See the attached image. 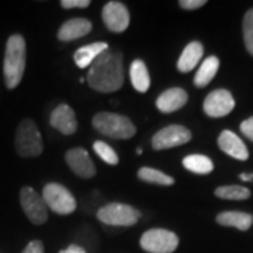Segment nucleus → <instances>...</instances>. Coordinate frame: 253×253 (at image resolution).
<instances>
[{"label":"nucleus","mask_w":253,"mask_h":253,"mask_svg":"<svg viewBox=\"0 0 253 253\" xmlns=\"http://www.w3.org/2000/svg\"><path fill=\"white\" fill-rule=\"evenodd\" d=\"M191 139V132L183 126H169L158 131L152 136V148L155 151L170 149L179 145H184Z\"/></svg>","instance_id":"obj_9"},{"label":"nucleus","mask_w":253,"mask_h":253,"mask_svg":"<svg viewBox=\"0 0 253 253\" xmlns=\"http://www.w3.org/2000/svg\"><path fill=\"white\" fill-rule=\"evenodd\" d=\"M206 4H207L206 0H180L179 1V6L184 10H197Z\"/></svg>","instance_id":"obj_28"},{"label":"nucleus","mask_w":253,"mask_h":253,"mask_svg":"<svg viewBox=\"0 0 253 253\" xmlns=\"http://www.w3.org/2000/svg\"><path fill=\"white\" fill-rule=\"evenodd\" d=\"M109 49V44L107 42H103V41H99V42H93V44H89V45L81 46L75 55H73V59L76 65L84 69L87 66H90L91 63L94 62L100 55L103 54L104 51Z\"/></svg>","instance_id":"obj_18"},{"label":"nucleus","mask_w":253,"mask_h":253,"mask_svg":"<svg viewBox=\"0 0 253 253\" xmlns=\"http://www.w3.org/2000/svg\"><path fill=\"white\" fill-rule=\"evenodd\" d=\"M59 253H86V251L83 248H81V246H78V245H71L68 249L61 251Z\"/></svg>","instance_id":"obj_31"},{"label":"nucleus","mask_w":253,"mask_h":253,"mask_svg":"<svg viewBox=\"0 0 253 253\" xmlns=\"http://www.w3.org/2000/svg\"><path fill=\"white\" fill-rule=\"evenodd\" d=\"M42 199L46 207L51 208L56 214L68 215L76 210V200L73 194L62 184L48 183L42 190Z\"/></svg>","instance_id":"obj_7"},{"label":"nucleus","mask_w":253,"mask_h":253,"mask_svg":"<svg viewBox=\"0 0 253 253\" xmlns=\"http://www.w3.org/2000/svg\"><path fill=\"white\" fill-rule=\"evenodd\" d=\"M21 208L27 218L36 225H42L48 219V207L42 196H40L36 190L30 186L23 187L20 191Z\"/></svg>","instance_id":"obj_8"},{"label":"nucleus","mask_w":253,"mask_h":253,"mask_svg":"<svg viewBox=\"0 0 253 253\" xmlns=\"http://www.w3.org/2000/svg\"><path fill=\"white\" fill-rule=\"evenodd\" d=\"M183 166L191 173L196 174H208L214 170L212 161L204 155H189L183 159Z\"/></svg>","instance_id":"obj_22"},{"label":"nucleus","mask_w":253,"mask_h":253,"mask_svg":"<svg viewBox=\"0 0 253 253\" xmlns=\"http://www.w3.org/2000/svg\"><path fill=\"white\" fill-rule=\"evenodd\" d=\"M204 54V48L200 44L199 41H191L190 44L186 45V48L183 49L180 58H179V62H177V69L181 73L191 72L197 63L201 61Z\"/></svg>","instance_id":"obj_17"},{"label":"nucleus","mask_w":253,"mask_h":253,"mask_svg":"<svg viewBox=\"0 0 253 253\" xmlns=\"http://www.w3.org/2000/svg\"><path fill=\"white\" fill-rule=\"evenodd\" d=\"M87 83L93 90L100 93H113L124 84L123 54L117 51H104L90 65Z\"/></svg>","instance_id":"obj_1"},{"label":"nucleus","mask_w":253,"mask_h":253,"mask_svg":"<svg viewBox=\"0 0 253 253\" xmlns=\"http://www.w3.org/2000/svg\"><path fill=\"white\" fill-rule=\"evenodd\" d=\"M129 78H131V83L136 91H139V93L148 91L149 86H151V78H149V72H148V68L144 61L135 59L131 63Z\"/></svg>","instance_id":"obj_20"},{"label":"nucleus","mask_w":253,"mask_h":253,"mask_svg":"<svg viewBox=\"0 0 253 253\" xmlns=\"http://www.w3.org/2000/svg\"><path fill=\"white\" fill-rule=\"evenodd\" d=\"M16 151L21 158H36L42 154V138L31 118H24L17 126L14 136Z\"/></svg>","instance_id":"obj_4"},{"label":"nucleus","mask_w":253,"mask_h":253,"mask_svg":"<svg viewBox=\"0 0 253 253\" xmlns=\"http://www.w3.org/2000/svg\"><path fill=\"white\" fill-rule=\"evenodd\" d=\"M218 146L222 152L235 158L238 161H246L249 158L248 148L244 144V141L236 135L235 132L225 129L218 136Z\"/></svg>","instance_id":"obj_14"},{"label":"nucleus","mask_w":253,"mask_h":253,"mask_svg":"<svg viewBox=\"0 0 253 253\" xmlns=\"http://www.w3.org/2000/svg\"><path fill=\"white\" fill-rule=\"evenodd\" d=\"M93 149L106 163H109V165H117L118 163L117 152L109 144H106L103 141H96L93 144Z\"/></svg>","instance_id":"obj_25"},{"label":"nucleus","mask_w":253,"mask_h":253,"mask_svg":"<svg viewBox=\"0 0 253 253\" xmlns=\"http://www.w3.org/2000/svg\"><path fill=\"white\" fill-rule=\"evenodd\" d=\"M244 41L249 54L253 55V9H251L244 17Z\"/></svg>","instance_id":"obj_26"},{"label":"nucleus","mask_w":253,"mask_h":253,"mask_svg":"<svg viewBox=\"0 0 253 253\" xmlns=\"http://www.w3.org/2000/svg\"><path fill=\"white\" fill-rule=\"evenodd\" d=\"M65 161L75 174L83 179H91L96 174V166L91 158L83 148H73L69 149L65 155Z\"/></svg>","instance_id":"obj_12"},{"label":"nucleus","mask_w":253,"mask_h":253,"mask_svg":"<svg viewBox=\"0 0 253 253\" xmlns=\"http://www.w3.org/2000/svg\"><path fill=\"white\" fill-rule=\"evenodd\" d=\"M139 245L148 253H173L179 246V238L169 229L154 228L141 236Z\"/></svg>","instance_id":"obj_5"},{"label":"nucleus","mask_w":253,"mask_h":253,"mask_svg":"<svg viewBox=\"0 0 253 253\" xmlns=\"http://www.w3.org/2000/svg\"><path fill=\"white\" fill-rule=\"evenodd\" d=\"M61 6L63 9H86L90 6V0H62Z\"/></svg>","instance_id":"obj_27"},{"label":"nucleus","mask_w":253,"mask_h":253,"mask_svg":"<svg viewBox=\"0 0 253 253\" xmlns=\"http://www.w3.org/2000/svg\"><path fill=\"white\" fill-rule=\"evenodd\" d=\"M235 107L234 96L225 89L211 91L204 100V113L208 117L219 118L228 116Z\"/></svg>","instance_id":"obj_10"},{"label":"nucleus","mask_w":253,"mask_h":253,"mask_svg":"<svg viewBox=\"0 0 253 253\" xmlns=\"http://www.w3.org/2000/svg\"><path fill=\"white\" fill-rule=\"evenodd\" d=\"M91 31V23L86 18H72L68 20L58 31V40L72 41L87 36Z\"/></svg>","instance_id":"obj_16"},{"label":"nucleus","mask_w":253,"mask_h":253,"mask_svg":"<svg viewBox=\"0 0 253 253\" xmlns=\"http://www.w3.org/2000/svg\"><path fill=\"white\" fill-rule=\"evenodd\" d=\"M49 123H51V126H54L55 129L62 132L63 135H72L78 129L75 111L68 104H59L51 113Z\"/></svg>","instance_id":"obj_13"},{"label":"nucleus","mask_w":253,"mask_h":253,"mask_svg":"<svg viewBox=\"0 0 253 253\" xmlns=\"http://www.w3.org/2000/svg\"><path fill=\"white\" fill-rule=\"evenodd\" d=\"M217 222L222 226H234L239 231H248L253 224V215L241 211H225L218 214Z\"/></svg>","instance_id":"obj_19"},{"label":"nucleus","mask_w":253,"mask_h":253,"mask_svg":"<svg viewBox=\"0 0 253 253\" xmlns=\"http://www.w3.org/2000/svg\"><path fill=\"white\" fill-rule=\"evenodd\" d=\"M239 177H241V180H244V181H252L253 180V173H242Z\"/></svg>","instance_id":"obj_32"},{"label":"nucleus","mask_w":253,"mask_h":253,"mask_svg":"<svg viewBox=\"0 0 253 253\" xmlns=\"http://www.w3.org/2000/svg\"><path fill=\"white\" fill-rule=\"evenodd\" d=\"M23 253H44V245L41 241H33L26 246Z\"/></svg>","instance_id":"obj_30"},{"label":"nucleus","mask_w":253,"mask_h":253,"mask_svg":"<svg viewBox=\"0 0 253 253\" xmlns=\"http://www.w3.org/2000/svg\"><path fill=\"white\" fill-rule=\"evenodd\" d=\"M91 124L100 134L114 139H128L132 138L136 132L135 126L129 118L116 113H99L93 117Z\"/></svg>","instance_id":"obj_3"},{"label":"nucleus","mask_w":253,"mask_h":253,"mask_svg":"<svg viewBox=\"0 0 253 253\" xmlns=\"http://www.w3.org/2000/svg\"><path fill=\"white\" fill-rule=\"evenodd\" d=\"M97 218L103 224L111 226H131L138 222L141 212L128 204L111 203L97 211Z\"/></svg>","instance_id":"obj_6"},{"label":"nucleus","mask_w":253,"mask_h":253,"mask_svg":"<svg viewBox=\"0 0 253 253\" xmlns=\"http://www.w3.org/2000/svg\"><path fill=\"white\" fill-rule=\"evenodd\" d=\"M138 177L146 183L159 184V186H172L174 183V179L172 176L161 172V170L152 169V168H141L138 170Z\"/></svg>","instance_id":"obj_23"},{"label":"nucleus","mask_w":253,"mask_h":253,"mask_svg":"<svg viewBox=\"0 0 253 253\" xmlns=\"http://www.w3.org/2000/svg\"><path fill=\"white\" fill-rule=\"evenodd\" d=\"M136 155H142V149L141 148H136Z\"/></svg>","instance_id":"obj_33"},{"label":"nucleus","mask_w":253,"mask_h":253,"mask_svg":"<svg viewBox=\"0 0 253 253\" xmlns=\"http://www.w3.org/2000/svg\"><path fill=\"white\" fill-rule=\"evenodd\" d=\"M215 196L222 200H236V201H242L248 200L251 197V190L246 189L244 186H221L215 190Z\"/></svg>","instance_id":"obj_24"},{"label":"nucleus","mask_w":253,"mask_h":253,"mask_svg":"<svg viewBox=\"0 0 253 253\" xmlns=\"http://www.w3.org/2000/svg\"><path fill=\"white\" fill-rule=\"evenodd\" d=\"M219 69V59L217 56H208L204 62L200 65L199 71L194 76V84L197 87H206L210 82L214 79Z\"/></svg>","instance_id":"obj_21"},{"label":"nucleus","mask_w":253,"mask_h":253,"mask_svg":"<svg viewBox=\"0 0 253 253\" xmlns=\"http://www.w3.org/2000/svg\"><path fill=\"white\" fill-rule=\"evenodd\" d=\"M241 131L246 138H249L253 142V117L245 120L244 123L241 124Z\"/></svg>","instance_id":"obj_29"},{"label":"nucleus","mask_w":253,"mask_h":253,"mask_svg":"<svg viewBox=\"0 0 253 253\" xmlns=\"http://www.w3.org/2000/svg\"><path fill=\"white\" fill-rule=\"evenodd\" d=\"M27 61V48L26 40L20 34H13L9 37L6 51H4V62H3V75L7 89H16L23 79L26 71Z\"/></svg>","instance_id":"obj_2"},{"label":"nucleus","mask_w":253,"mask_h":253,"mask_svg":"<svg viewBox=\"0 0 253 253\" xmlns=\"http://www.w3.org/2000/svg\"><path fill=\"white\" fill-rule=\"evenodd\" d=\"M189 100L187 91L181 87H172L163 91L162 94L156 100V107L162 113H174L177 110H180Z\"/></svg>","instance_id":"obj_15"},{"label":"nucleus","mask_w":253,"mask_h":253,"mask_svg":"<svg viewBox=\"0 0 253 253\" xmlns=\"http://www.w3.org/2000/svg\"><path fill=\"white\" fill-rule=\"evenodd\" d=\"M104 26L113 33H124L129 26V11L121 1H109L101 11Z\"/></svg>","instance_id":"obj_11"}]
</instances>
